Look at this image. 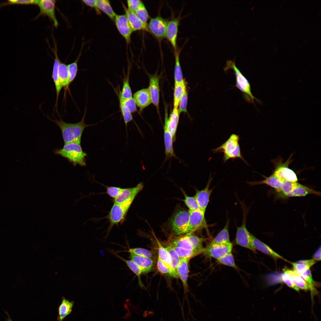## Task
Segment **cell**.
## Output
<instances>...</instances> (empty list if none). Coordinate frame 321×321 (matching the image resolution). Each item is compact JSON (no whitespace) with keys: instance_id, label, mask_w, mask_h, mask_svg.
<instances>
[{"instance_id":"1","label":"cell","mask_w":321,"mask_h":321,"mask_svg":"<svg viewBox=\"0 0 321 321\" xmlns=\"http://www.w3.org/2000/svg\"><path fill=\"white\" fill-rule=\"evenodd\" d=\"M86 112V105L82 118L79 122L75 123H69L63 121L61 118L55 119L48 117L51 121L56 124L60 128L64 144L76 143L81 144L83 133L87 127L95 124H86L84 120Z\"/></svg>"},{"instance_id":"2","label":"cell","mask_w":321,"mask_h":321,"mask_svg":"<svg viewBox=\"0 0 321 321\" xmlns=\"http://www.w3.org/2000/svg\"><path fill=\"white\" fill-rule=\"evenodd\" d=\"M54 152L55 154L67 159L74 166L78 164L82 166H86L87 154L83 151L81 144L70 143L64 144L62 148L55 150Z\"/></svg>"},{"instance_id":"3","label":"cell","mask_w":321,"mask_h":321,"mask_svg":"<svg viewBox=\"0 0 321 321\" xmlns=\"http://www.w3.org/2000/svg\"><path fill=\"white\" fill-rule=\"evenodd\" d=\"M240 139L239 135L232 134L229 139L221 146L212 150L211 151L214 153L218 152L223 153L224 156L223 160L224 163L226 162L230 159L234 160L236 158H238L242 160L247 165H249L242 155L239 142Z\"/></svg>"},{"instance_id":"4","label":"cell","mask_w":321,"mask_h":321,"mask_svg":"<svg viewBox=\"0 0 321 321\" xmlns=\"http://www.w3.org/2000/svg\"><path fill=\"white\" fill-rule=\"evenodd\" d=\"M233 70L236 77L235 87L239 89L243 93L245 99L248 102L254 103V100L259 101L253 95L251 91L250 84L248 80L236 67L234 62L228 61L224 70L225 72L228 70Z\"/></svg>"},{"instance_id":"5","label":"cell","mask_w":321,"mask_h":321,"mask_svg":"<svg viewBox=\"0 0 321 321\" xmlns=\"http://www.w3.org/2000/svg\"><path fill=\"white\" fill-rule=\"evenodd\" d=\"M132 204L125 203L119 204L114 202L108 214L105 217L108 220L109 224L107 229L108 234L115 225L118 226L125 221L128 211Z\"/></svg>"},{"instance_id":"6","label":"cell","mask_w":321,"mask_h":321,"mask_svg":"<svg viewBox=\"0 0 321 321\" xmlns=\"http://www.w3.org/2000/svg\"><path fill=\"white\" fill-rule=\"evenodd\" d=\"M189 219L188 210L182 208L175 212L169 223L170 227L173 234L180 235L188 234Z\"/></svg>"},{"instance_id":"7","label":"cell","mask_w":321,"mask_h":321,"mask_svg":"<svg viewBox=\"0 0 321 321\" xmlns=\"http://www.w3.org/2000/svg\"><path fill=\"white\" fill-rule=\"evenodd\" d=\"M282 160L280 157L272 160L275 166L273 174L281 181L297 182L298 179L296 174L288 168L289 165L292 161L291 157L285 162L283 163Z\"/></svg>"},{"instance_id":"8","label":"cell","mask_w":321,"mask_h":321,"mask_svg":"<svg viewBox=\"0 0 321 321\" xmlns=\"http://www.w3.org/2000/svg\"><path fill=\"white\" fill-rule=\"evenodd\" d=\"M246 212L245 210L244 211L242 223L240 226L237 227L235 243L236 245L248 249L256 254V249L252 243V234L249 232L246 226Z\"/></svg>"},{"instance_id":"9","label":"cell","mask_w":321,"mask_h":321,"mask_svg":"<svg viewBox=\"0 0 321 321\" xmlns=\"http://www.w3.org/2000/svg\"><path fill=\"white\" fill-rule=\"evenodd\" d=\"M168 20L159 15L150 18L147 24L148 32L158 40L161 41L166 38V28Z\"/></svg>"},{"instance_id":"10","label":"cell","mask_w":321,"mask_h":321,"mask_svg":"<svg viewBox=\"0 0 321 321\" xmlns=\"http://www.w3.org/2000/svg\"><path fill=\"white\" fill-rule=\"evenodd\" d=\"M56 1V0H39L37 5L40 11L34 19H37L42 16H47L52 22L54 27L57 28L59 23L55 14Z\"/></svg>"},{"instance_id":"11","label":"cell","mask_w":321,"mask_h":321,"mask_svg":"<svg viewBox=\"0 0 321 321\" xmlns=\"http://www.w3.org/2000/svg\"><path fill=\"white\" fill-rule=\"evenodd\" d=\"M232 248L231 242L224 244L210 243L204 248L203 254L207 257L218 259L231 252Z\"/></svg>"},{"instance_id":"12","label":"cell","mask_w":321,"mask_h":321,"mask_svg":"<svg viewBox=\"0 0 321 321\" xmlns=\"http://www.w3.org/2000/svg\"><path fill=\"white\" fill-rule=\"evenodd\" d=\"M181 12L177 17H173L168 21L166 33V38L171 45L174 51L177 49V39L179 26L181 20Z\"/></svg>"},{"instance_id":"13","label":"cell","mask_w":321,"mask_h":321,"mask_svg":"<svg viewBox=\"0 0 321 321\" xmlns=\"http://www.w3.org/2000/svg\"><path fill=\"white\" fill-rule=\"evenodd\" d=\"M144 186L143 184L141 182L134 187L122 188L117 196L113 200L114 202L119 204L125 203L132 204L136 196L142 190Z\"/></svg>"},{"instance_id":"14","label":"cell","mask_w":321,"mask_h":321,"mask_svg":"<svg viewBox=\"0 0 321 321\" xmlns=\"http://www.w3.org/2000/svg\"><path fill=\"white\" fill-rule=\"evenodd\" d=\"M189 219L188 228V234H192L196 230L206 226L205 213L201 210H188Z\"/></svg>"},{"instance_id":"15","label":"cell","mask_w":321,"mask_h":321,"mask_svg":"<svg viewBox=\"0 0 321 321\" xmlns=\"http://www.w3.org/2000/svg\"><path fill=\"white\" fill-rule=\"evenodd\" d=\"M114 21L119 33L129 44L133 31L126 16L125 15L116 14Z\"/></svg>"},{"instance_id":"16","label":"cell","mask_w":321,"mask_h":321,"mask_svg":"<svg viewBox=\"0 0 321 321\" xmlns=\"http://www.w3.org/2000/svg\"><path fill=\"white\" fill-rule=\"evenodd\" d=\"M213 178L210 175L206 186L201 190H196L194 196L201 210L205 213L213 189L209 187Z\"/></svg>"},{"instance_id":"17","label":"cell","mask_w":321,"mask_h":321,"mask_svg":"<svg viewBox=\"0 0 321 321\" xmlns=\"http://www.w3.org/2000/svg\"><path fill=\"white\" fill-rule=\"evenodd\" d=\"M160 76L157 74L149 76V85L148 90L150 94L152 103L155 106L159 112L160 97L159 89Z\"/></svg>"},{"instance_id":"18","label":"cell","mask_w":321,"mask_h":321,"mask_svg":"<svg viewBox=\"0 0 321 321\" xmlns=\"http://www.w3.org/2000/svg\"><path fill=\"white\" fill-rule=\"evenodd\" d=\"M294 269L296 270L306 281L314 285V281L310 268L311 266L306 260H303L291 263Z\"/></svg>"},{"instance_id":"19","label":"cell","mask_w":321,"mask_h":321,"mask_svg":"<svg viewBox=\"0 0 321 321\" xmlns=\"http://www.w3.org/2000/svg\"><path fill=\"white\" fill-rule=\"evenodd\" d=\"M133 97L137 106L139 108L140 112L152 103L148 88L142 89L136 91L133 94Z\"/></svg>"},{"instance_id":"20","label":"cell","mask_w":321,"mask_h":321,"mask_svg":"<svg viewBox=\"0 0 321 321\" xmlns=\"http://www.w3.org/2000/svg\"><path fill=\"white\" fill-rule=\"evenodd\" d=\"M283 270L284 273L289 275L293 284L298 288L306 290H310L312 291L314 289L313 285L306 281L295 269H290L285 268L283 269Z\"/></svg>"},{"instance_id":"21","label":"cell","mask_w":321,"mask_h":321,"mask_svg":"<svg viewBox=\"0 0 321 321\" xmlns=\"http://www.w3.org/2000/svg\"><path fill=\"white\" fill-rule=\"evenodd\" d=\"M54 42L55 48L54 50V52L55 54V58L53 68L52 78L53 80L54 84L56 94V98L55 107L56 108V109H57L59 98L61 90L62 88L60 84L58 75L59 67L60 60L59 59L58 56L56 43L55 42V41H54Z\"/></svg>"},{"instance_id":"22","label":"cell","mask_w":321,"mask_h":321,"mask_svg":"<svg viewBox=\"0 0 321 321\" xmlns=\"http://www.w3.org/2000/svg\"><path fill=\"white\" fill-rule=\"evenodd\" d=\"M165 122L167 125L168 129L170 133L174 142L176 139V134L179 119L180 113L177 108H173L169 117L166 112Z\"/></svg>"},{"instance_id":"23","label":"cell","mask_w":321,"mask_h":321,"mask_svg":"<svg viewBox=\"0 0 321 321\" xmlns=\"http://www.w3.org/2000/svg\"><path fill=\"white\" fill-rule=\"evenodd\" d=\"M123 7L133 32L144 30L148 32L147 25L143 23L137 16L134 12L129 10L123 4Z\"/></svg>"},{"instance_id":"24","label":"cell","mask_w":321,"mask_h":321,"mask_svg":"<svg viewBox=\"0 0 321 321\" xmlns=\"http://www.w3.org/2000/svg\"><path fill=\"white\" fill-rule=\"evenodd\" d=\"M251 237L252 243L256 249L269 255L275 260L280 259L287 261L282 257L273 251L269 246L257 238L252 234Z\"/></svg>"},{"instance_id":"25","label":"cell","mask_w":321,"mask_h":321,"mask_svg":"<svg viewBox=\"0 0 321 321\" xmlns=\"http://www.w3.org/2000/svg\"><path fill=\"white\" fill-rule=\"evenodd\" d=\"M130 258L142 271L143 273H147L152 269L153 261L152 258L140 256L130 253Z\"/></svg>"},{"instance_id":"26","label":"cell","mask_w":321,"mask_h":321,"mask_svg":"<svg viewBox=\"0 0 321 321\" xmlns=\"http://www.w3.org/2000/svg\"><path fill=\"white\" fill-rule=\"evenodd\" d=\"M164 139L165 147V160L172 157H176L173 146L174 142L172 136L170 132L166 123L164 122Z\"/></svg>"},{"instance_id":"27","label":"cell","mask_w":321,"mask_h":321,"mask_svg":"<svg viewBox=\"0 0 321 321\" xmlns=\"http://www.w3.org/2000/svg\"><path fill=\"white\" fill-rule=\"evenodd\" d=\"M171 245L173 246L189 249H194L204 248L196 247L193 244L191 235L188 234L185 236L178 237L173 239Z\"/></svg>"},{"instance_id":"28","label":"cell","mask_w":321,"mask_h":321,"mask_svg":"<svg viewBox=\"0 0 321 321\" xmlns=\"http://www.w3.org/2000/svg\"><path fill=\"white\" fill-rule=\"evenodd\" d=\"M189 259L186 258L181 259L180 262L177 268L179 278H180L183 286L184 291L188 290V262Z\"/></svg>"},{"instance_id":"29","label":"cell","mask_w":321,"mask_h":321,"mask_svg":"<svg viewBox=\"0 0 321 321\" xmlns=\"http://www.w3.org/2000/svg\"><path fill=\"white\" fill-rule=\"evenodd\" d=\"M265 179L263 180L253 182H248L247 183L253 186L260 184H265L273 188L278 193L280 192L282 181L276 177L273 173L270 176L266 177L263 176Z\"/></svg>"},{"instance_id":"30","label":"cell","mask_w":321,"mask_h":321,"mask_svg":"<svg viewBox=\"0 0 321 321\" xmlns=\"http://www.w3.org/2000/svg\"><path fill=\"white\" fill-rule=\"evenodd\" d=\"M310 194L319 196L320 195L321 193L298 183L296 187L292 192L286 195L284 198L304 196Z\"/></svg>"},{"instance_id":"31","label":"cell","mask_w":321,"mask_h":321,"mask_svg":"<svg viewBox=\"0 0 321 321\" xmlns=\"http://www.w3.org/2000/svg\"><path fill=\"white\" fill-rule=\"evenodd\" d=\"M74 303V301H70L64 297H62L61 303L58 309L57 321H63L67 315L72 312Z\"/></svg>"},{"instance_id":"32","label":"cell","mask_w":321,"mask_h":321,"mask_svg":"<svg viewBox=\"0 0 321 321\" xmlns=\"http://www.w3.org/2000/svg\"><path fill=\"white\" fill-rule=\"evenodd\" d=\"M58 75L61 86L62 88H64L65 91H67L69 86V72L67 65L60 61L59 67Z\"/></svg>"},{"instance_id":"33","label":"cell","mask_w":321,"mask_h":321,"mask_svg":"<svg viewBox=\"0 0 321 321\" xmlns=\"http://www.w3.org/2000/svg\"><path fill=\"white\" fill-rule=\"evenodd\" d=\"M172 246L181 259L186 258L189 259L199 254L203 253L204 250V248L189 249Z\"/></svg>"},{"instance_id":"34","label":"cell","mask_w":321,"mask_h":321,"mask_svg":"<svg viewBox=\"0 0 321 321\" xmlns=\"http://www.w3.org/2000/svg\"><path fill=\"white\" fill-rule=\"evenodd\" d=\"M229 221L228 219H227L224 228L210 243L211 244H224L230 243L229 232Z\"/></svg>"},{"instance_id":"35","label":"cell","mask_w":321,"mask_h":321,"mask_svg":"<svg viewBox=\"0 0 321 321\" xmlns=\"http://www.w3.org/2000/svg\"><path fill=\"white\" fill-rule=\"evenodd\" d=\"M130 72L129 69H128L127 73L124 77L121 91L119 96V100H122L133 97L132 92L129 84Z\"/></svg>"},{"instance_id":"36","label":"cell","mask_w":321,"mask_h":321,"mask_svg":"<svg viewBox=\"0 0 321 321\" xmlns=\"http://www.w3.org/2000/svg\"><path fill=\"white\" fill-rule=\"evenodd\" d=\"M185 81L180 83H175L174 92V108H177L180 101L186 90Z\"/></svg>"},{"instance_id":"37","label":"cell","mask_w":321,"mask_h":321,"mask_svg":"<svg viewBox=\"0 0 321 321\" xmlns=\"http://www.w3.org/2000/svg\"><path fill=\"white\" fill-rule=\"evenodd\" d=\"M165 248L168 251L170 258L172 270L174 275V278H179L177 268L180 264L181 259L171 245L167 246Z\"/></svg>"},{"instance_id":"38","label":"cell","mask_w":321,"mask_h":321,"mask_svg":"<svg viewBox=\"0 0 321 321\" xmlns=\"http://www.w3.org/2000/svg\"><path fill=\"white\" fill-rule=\"evenodd\" d=\"M97 8L114 21L116 15L114 11L110 1L108 0H97Z\"/></svg>"},{"instance_id":"39","label":"cell","mask_w":321,"mask_h":321,"mask_svg":"<svg viewBox=\"0 0 321 321\" xmlns=\"http://www.w3.org/2000/svg\"><path fill=\"white\" fill-rule=\"evenodd\" d=\"M114 254L117 257L125 262L129 269L137 277L139 284L140 287L142 288H145V286L142 282L141 278V275L143 273L139 268L131 260L126 259L116 254Z\"/></svg>"},{"instance_id":"40","label":"cell","mask_w":321,"mask_h":321,"mask_svg":"<svg viewBox=\"0 0 321 321\" xmlns=\"http://www.w3.org/2000/svg\"><path fill=\"white\" fill-rule=\"evenodd\" d=\"M180 49H177L176 51L174 52L175 61L174 70L175 83H180L184 81L180 61Z\"/></svg>"},{"instance_id":"41","label":"cell","mask_w":321,"mask_h":321,"mask_svg":"<svg viewBox=\"0 0 321 321\" xmlns=\"http://www.w3.org/2000/svg\"><path fill=\"white\" fill-rule=\"evenodd\" d=\"M158 257L163 263L169 267L171 270V276L174 278V275L172 270L171 262L169 253L165 248L158 243Z\"/></svg>"},{"instance_id":"42","label":"cell","mask_w":321,"mask_h":321,"mask_svg":"<svg viewBox=\"0 0 321 321\" xmlns=\"http://www.w3.org/2000/svg\"><path fill=\"white\" fill-rule=\"evenodd\" d=\"M298 183L297 182L283 180L280 191L278 193L279 197L284 198L286 195L292 192L296 187Z\"/></svg>"},{"instance_id":"43","label":"cell","mask_w":321,"mask_h":321,"mask_svg":"<svg viewBox=\"0 0 321 321\" xmlns=\"http://www.w3.org/2000/svg\"><path fill=\"white\" fill-rule=\"evenodd\" d=\"M81 52H80L76 59L74 62L67 65L69 77V86L76 77L78 70V62L81 54Z\"/></svg>"},{"instance_id":"44","label":"cell","mask_w":321,"mask_h":321,"mask_svg":"<svg viewBox=\"0 0 321 321\" xmlns=\"http://www.w3.org/2000/svg\"><path fill=\"white\" fill-rule=\"evenodd\" d=\"M119 106L132 114L137 111V106L133 97L122 100H119Z\"/></svg>"},{"instance_id":"45","label":"cell","mask_w":321,"mask_h":321,"mask_svg":"<svg viewBox=\"0 0 321 321\" xmlns=\"http://www.w3.org/2000/svg\"><path fill=\"white\" fill-rule=\"evenodd\" d=\"M217 262L220 264L231 267L236 270L239 269L236 265L233 256L231 252L227 254L222 257L217 259Z\"/></svg>"},{"instance_id":"46","label":"cell","mask_w":321,"mask_h":321,"mask_svg":"<svg viewBox=\"0 0 321 321\" xmlns=\"http://www.w3.org/2000/svg\"><path fill=\"white\" fill-rule=\"evenodd\" d=\"M185 198L181 200L188 208L189 210H200L199 206L194 196H189L183 190H181Z\"/></svg>"},{"instance_id":"47","label":"cell","mask_w":321,"mask_h":321,"mask_svg":"<svg viewBox=\"0 0 321 321\" xmlns=\"http://www.w3.org/2000/svg\"><path fill=\"white\" fill-rule=\"evenodd\" d=\"M134 13L143 23L147 25V22L150 18V16L144 4Z\"/></svg>"},{"instance_id":"48","label":"cell","mask_w":321,"mask_h":321,"mask_svg":"<svg viewBox=\"0 0 321 321\" xmlns=\"http://www.w3.org/2000/svg\"><path fill=\"white\" fill-rule=\"evenodd\" d=\"M128 252L130 253L137 256L144 257L152 259L153 257V255L152 252L147 249L141 248H136L129 249Z\"/></svg>"},{"instance_id":"49","label":"cell","mask_w":321,"mask_h":321,"mask_svg":"<svg viewBox=\"0 0 321 321\" xmlns=\"http://www.w3.org/2000/svg\"><path fill=\"white\" fill-rule=\"evenodd\" d=\"M188 100V94L187 90L180 99L178 106V110L180 114L182 112H187V105Z\"/></svg>"},{"instance_id":"50","label":"cell","mask_w":321,"mask_h":321,"mask_svg":"<svg viewBox=\"0 0 321 321\" xmlns=\"http://www.w3.org/2000/svg\"><path fill=\"white\" fill-rule=\"evenodd\" d=\"M103 185L106 187V190L105 193L107 194L114 199L117 196L122 189L119 187Z\"/></svg>"},{"instance_id":"51","label":"cell","mask_w":321,"mask_h":321,"mask_svg":"<svg viewBox=\"0 0 321 321\" xmlns=\"http://www.w3.org/2000/svg\"><path fill=\"white\" fill-rule=\"evenodd\" d=\"M157 266L158 271L160 273L163 274L171 275V270L165 265L158 257V259Z\"/></svg>"},{"instance_id":"52","label":"cell","mask_w":321,"mask_h":321,"mask_svg":"<svg viewBox=\"0 0 321 321\" xmlns=\"http://www.w3.org/2000/svg\"><path fill=\"white\" fill-rule=\"evenodd\" d=\"M127 1V8L134 12L143 4V2L140 0H128Z\"/></svg>"},{"instance_id":"53","label":"cell","mask_w":321,"mask_h":321,"mask_svg":"<svg viewBox=\"0 0 321 321\" xmlns=\"http://www.w3.org/2000/svg\"><path fill=\"white\" fill-rule=\"evenodd\" d=\"M119 108L125 125L127 128L128 123L133 119L132 114L125 110L121 106H119Z\"/></svg>"},{"instance_id":"54","label":"cell","mask_w":321,"mask_h":321,"mask_svg":"<svg viewBox=\"0 0 321 321\" xmlns=\"http://www.w3.org/2000/svg\"><path fill=\"white\" fill-rule=\"evenodd\" d=\"M39 0H8L7 3L8 4H34L37 5Z\"/></svg>"},{"instance_id":"55","label":"cell","mask_w":321,"mask_h":321,"mask_svg":"<svg viewBox=\"0 0 321 321\" xmlns=\"http://www.w3.org/2000/svg\"><path fill=\"white\" fill-rule=\"evenodd\" d=\"M281 277L283 281L289 287L297 291L299 290V289L293 284L289 276L287 273H282L281 274Z\"/></svg>"},{"instance_id":"56","label":"cell","mask_w":321,"mask_h":321,"mask_svg":"<svg viewBox=\"0 0 321 321\" xmlns=\"http://www.w3.org/2000/svg\"><path fill=\"white\" fill-rule=\"evenodd\" d=\"M82 1L86 5L92 8H94L97 10V0H83Z\"/></svg>"},{"instance_id":"57","label":"cell","mask_w":321,"mask_h":321,"mask_svg":"<svg viewBox=\"0 0 321 321\" xmlns=\"http://www.w3.org/2000/svg\"><path fill=\"white\" fill-rule=\"evenodd\" d=\"M313 259L316 261H319L321 260V247L317 249L313 257Z\"/></svg>"},{"instance_id":"58","label":"cell","mask_w":321,"mask_h":321,"mask_svg":"<svg viewBox=\"0 0 321 321\" xmlns=\"http://www.w3.org/2000/svg\"><path fill=\"white\" fill-rule=\"evenodd\" d=\"M6 313L7 316V318L6 319V321H12L11 319L9 316V315L8 314L7 312H6Z\"/></svg>"}]
</instances>
